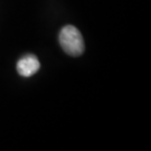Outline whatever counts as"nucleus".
<instances>
[{"label":"nucleus","instance_id":"1","mask_svg":"<svg viewBox=\"0 0 151 151\" xmlns=\"http://www.w3.org/2000/svg\"><path fill=\"white\" fill-rule=\"evenodd\" d=\"M62 48L66 54L70 56H80L84 52V40L81 32L76 27L67 25L62 28L58 36Z\"/></svg>","mask_w":151,"mask_h":151},{"label":"nucleus","instance_id":"2","mask_svg":"<svg viewBox=\"0 0 151 151\" xmlns=\"http://www.w3.org/2000/svg\"><path fill=\"white\" fill-rule=\"evenodd\" d=\"M40 67V63L35 55H26L17 63V70L24 77H29L37 73Z\"/></svg>","mask_w":151,"mask_h":151}]
</instances>
